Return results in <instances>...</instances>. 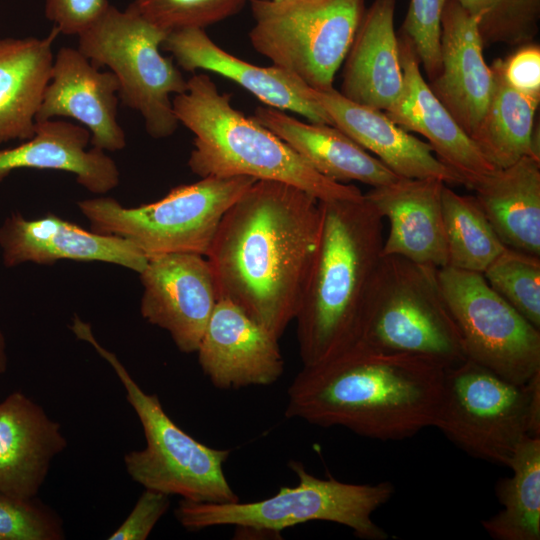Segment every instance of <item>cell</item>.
I'll return each mask as SVG.
<instances>
[{"label":"cell","instance_id":"17","mask_svg":"<svg viewBox=\"0 0 540 540\" xmlns=\"http://www.w3.org/2000/svg\"><path fill=\"white\" fill-rule=\"evenodd\" d=\"M0 249L7 267L68 259L112 263L140 273L148 261L124 238L85 230L51 213L38 219L9 215L0 226Z\"/></svg>","mask_w":540,"mask_h":540},{"label":"cell","instance_id":"8","mask_svg":"<svg viewBox=\"0 0 540 540\" xmlns=\"http://www.w3.org/2000/svg\"><path fill=\"white\" fill-rule=\"evenodd\" d=\"M433 427L469 455L509 467L529 436H540V372L516 384L470 360L445 369Z\"/></svg>","mask_w":540,"mask_h":540},{"label":"cell","instance_id":"38","mask_svg":"<svg viewBox=\"0 0 540 540\" xmlns=\"http://www.w3.org/2000/svg\"><path fill=\"white\" fill-rule=\"evenodd\" d=\"M506 81L515 89L540 97V47L528 43L506 59H502Z\"/></svg>","mask_w":540,"mask_h":540},{"label":"cell","instance_id":"2","mask_svg":"<svg viewBox=\"0 0 540 540\" xmlns=\"http://www.w3.org/2000/svg\"><path fill=\"white\" fill-rule=\"evenodd\" d=\"M445 367L427 357L356 342L291 382L285 416L397 441L433 426Z\"/></svg>","mask_w":540,"mask_h":540},{"label":"cell","instance_id":"26","mask_svg":"<svg viewBox=\"0 0 540 540\" xmlns=\"http://www.w3.org/2000/svg\"><path fill=\"white\" fill-rule=\"evenodd\" d=\"M53 27L45 38H0V145L35 134L36 115L51 78Z\"/></svg>","mask_w":540,"mask_h":540},{"label":"cell","instance_id":"25","mask_svg":"<svg viewBox=\"0 0 540 540\" xmlns=\"http://www.w3.org/2000/svg\"><path fill=\"white\" fill-rule=\"evenodd\" d=\"M251 118L288 144L317 172L333 181H358L373 188L401 178L333 125L304 123L266 105L257 107Z\"/></svg>","mask_w":540,"mask_h":540},{"label":"cell","instance_id":"23","mask_svg":"<svg viewBox=\"0 0 540 540\" xmlns=\"http://www.w3.org/2000/svg\"><path fill=\"white\" fill-rule=\"evenodd\" d=\"M396 0H374L365 10L345 58L341 91L347 99L387 111L403 89Z\"/></svg>","mask_w":540,"mask_h":540},{"label":"cell","instance_id":"16","mask_svg":"<svg viewBox=\"0 0 540 540\" xmlns=\"http://www.w3.org/2000/svg\"><path fill=\"white\" fill-rule=\"evenodd\" d=\"M403 89L385 113L402 129L424 136L436 157L453 170L462 184L472 188L495 167L463 131L424 80L411 41L399 34Z\"/></svg>","mask_w":540,"mask_h":540},{"label":"cell","instance_id":"22","mask_svg":"<svg viewBox=\"0 0 540 540\" xmlns=\"http://www.w3.org/2000/svg\"><path fill=\"white\" fill-rule=\"evenodd\" d=\"M67 446L61 425L20 391L0 401V491L36 498L53 458Z\"/></svg>","mask_w":540,"mask_h":540},{"label":"cell","instance_id":"15","mask_svg":"<svg viewBox=\"0 0 540 540\" xmlns=\"http://www.w3.org/2000/svg\"><path fill=\"white\" fill-rule=\"evenodd\" d=\"M119 82L113 72H101L79 49L62 47L54 57L36 122L67 117L90 133L92 147L118 151L126 146L117 121Z\"/></svg>","mask_w":540,"mask_h":540},{"label":"cell","instance_id":"36","mask_svg":"<svg viewBox=\"0 0 540 540\" xmlns=\"http://www.w3.org/2000/svg\"><path fill=\"white\" fill-rule=\"evenodd\" d=\"M170 506L169 495L145 489L123 523L109 536L110 540H144Z\"/></svg>","mask_w":540,"mask_h":540},{"label":"cell","instance_id":"27","mask_svg":"<svg viewBox=\"0 0 540 540\" xmlns=\"http://www.w3.org/2000/svg\"><path fill=\"white\" fill-rule=\"evenodd\" d=\"M471 189L506 247L540 256L539 160L522 157L497 169Z\"/></svg>","mask_w":540,"mask_h":540},{"label":"cell","instance_id":"21","mask_svg":"<svg viewBox=\"0 0 540 540\" xmlns=\"http://www.w3.org/2000/svg\"><path fill=\"white\" fill-rule=\"evenodd\" d=\"M337 127L365 150L376 155L401 178H434L462 184L461 178L434 154L429 143L413 136L379 109L355 103L334 88L310 90Z\"/></svg>","mask_w":540,"mask_h":540},{"label":"cell","instance_id":"10","mask_svg":"<svg viewBox=\"0 0 540 540\" xmlns=\"http://www.w3.org/2000/svg\"><path fill=\"white\" fill-rule=\"evenodd\" d=\"M167 35L131 4L124 11L110 5L78 35L79 51L95 67L110 68L123 104L141 114L147 133L155 139L177 130L171 95L187 89L178 66L160 52Z\"/></svg>","mask_w":540,"mask_h":540},{"label":"cell","instance_id":"3","mask_svg":"<svg viewBox=\"0 0 540 540\" xmlns=\"http://www.w3.org/2000/svg\"><path fill=\"white\" fill-rule=\"evenodd\" d=\"M319 205L318 241L294 319L303 366L357 341L384 242L383 218L365 197Z\"/></svg>","mask_w":540,"mask_h":540},{"label":"cell","instance_id":"5","mask_svg":"<svg viewBox=\"0 0 540 540\" xmlns=\"http://www.w3.org/2000/svg\"><path fill=\"white\" fill-rule=\"evenodd\" d=\"M298 477L266 499L241 503H201L181 499L175 517L187 530L234 526L236 536H279L284 529L311 521L333 522L350 528L364 540H385L387 532L372 518L394 495L390 481L354 484L319 478L298 461L289 462Z\"/></svg>","mask_w":540,"mask_h":540},{"label":"cell","instance_id":"24","mask_svg":"<svg viewBox=\"0 0 540 540\" xmlns=\"http://www.w3.org/2000/svg\"><path fill=\"white\" fill-rule=\"evenodd\" d=\"M89 131L61 120L36 122L35 134L15 147L0 149V182L17 169L58 170L75 175L94 194L118 186L117 164L103 150L92 147Z\"/></svg>","mask_w":540,"mask_h":540},{"label":"cell","instance_id":"1","mask_svg":"<svg viewBox=\"0 0 540 540\" xmlns=\"http://www.w3.org/2000/svg\"><path fill=\"white\" fill-rule=\"evenodd\" d=\"M320 205L293 185L257 180L227 210L206 254L224 298L280 339L315 253Z\"/></svg>","mask_w":540,"mask_h":540},{"label":"cell","instance_id":"33","mask_svg":"<svg viewBox=\"0 0 540 540\" xmlns=\"http://www.w3.org/2000/svg\"><path fill=\"white\" fill-rule=\"evenodd\" d=\"M248 0H133L149 21L167 31L201 28L223 21L244 7Z\"/></svg>","mask_w":540,"mask_h":540},{"label":"cell","instance_id":"12","mask_svg":"<svg viewBox=\"0 0 540 540\" xmlns=\"http://www.w3.org/2000/svg\"><path fill=\"white\" fill-rule=\"evenodd\" d=\"M437 277L468 359L516 384L540 372V329L487 283L482 273L445 266Z\"/></svg>","mask_w":540,"mask_h":540},{"label":"cell","instance_id":"9","mask_svg":"<svg viewBox=\"0 0 540 540\" xmlns=\"http://www.w3.org/2000/svg\"><path fill=\"white\" fill-rule=\"evenodd\" d=\"M255 181L208 176L137 207H124L111 197L82 200L78 207L92 231L128 240L147 259L173 253L206 256L223 216Z\"/></svg>","mask_w":540,"mask_h":540},{"label":"cell","instance_id":"39","mask_svg":"<svg viewBox=\"0 0 540 540\" xmlns=\"http://www.w3.org/2000/svg\"><path fill=\"white\" fill-rule=\"evenodd\" d=\"M7 368L6 342L4 335L0 331V374L4 373Z\"/></svg>","mask_w":540,"mask_h":540},{"label":"cell","instance_id":"7","mask_svg":"<svg viewBox=\"0 0 540 540\" xmlns=\"http://www.w3.org/2000/svg\"><path fill=\"white\" fill-rule=\"evenodd\" d=\"M437 269L400 256L382 255L356 342L427 357L445 368L467 359Z\"/></svg>","mask_w":540,"mask_h":540},{"label":"cell","instance_id":"30","mask_svg":"<svg viewBox=\"0 0 540 540\" xmlns=\"http://www.w3.org/2000/svg\"><path fill=\"white\" fill-rule=\"evenodd\" d=\"M442 215L447 266L483 273L506 248L475 196L461 195L445 184L442 191Z\"/></svg>","mask_w":540,"mask_h":540},{"label":"cell","instance_id":"6","mask_svg":"<svg viewBox=\"0 0 540 540\" xmlns=\"http://www.w3.org/2000/svg\"><path fill=\"white\" fill-rule=\"evenodd\" d=\"M71 330L112 367L143 428L146 446L124 456L128 475L145 489L201 503L239 501L224 473L229 449L207 446L182 430L165 412L156 394L146 393L115 354L95 338L91 326L75 316Z\"/></svg>","mask_w":540,"mask_h":540},{"label":"cell","instance_id":"32","mask_svg":"<svg viewBox=\"0 0 540 540\" xmlns=\"http://www.w3.org/2000/svg\"><path fill=\"white\" fill-rule=\"evenodd\" d=\"M482 274L496 293L540 329V256L506 247Z\"/></svg>","mask_w":540,"mask_h":540},{"label":"cell","instance_id":"35","mask_svg":"<svg viewBox=\"0 0 540 540\" xmlns=\"http://www.w3.org/2000/svg\"><path fill=\"white\" fill-rule=\"evenodd\" d=\"M445 0H410L400 33L412 43L429 80L441 70V16Z\"/></svg>","mask_w":540,"mask_h":540},{"label":"cell","instance_id":"13","mask_svg":"<svg viewBox=\"0 0 540 540\" xmlns=\"http://www.w3.org/2000/svg\"><path fill=\"white\" fill-rule=\"evenodd\" d=\"M139 275L142 317L166 330L181 352L196 353L219 300L206 257L195 253L151 257Z\"/></svg>","mask_w":540,"mask_h":540},{"label":"cell","instance_id":"4","mask_svg":"<svg viewBox=\"0 0 540 540\" xmlns=\"http://www.w3.org/2000/svg\"><path fill=\"white\" fill-rule=\"evenodd\" d=\"M179 124L194 134L188 159L200 178L248 176L287 183L319 201L361 200L354 185L333 181L309 165L288 144L231 103L206 74L187 80L185 92L172 99Z\"/></svg>","mask_w":540,"mask_h":540},{"label":"cell","instance_id":"40","mask_svg":"<svg viewBox=\"0 0 540 540\" xmlns=\"http://www.w3.org/2000/svg\"><path fill=\"white\" fill-rule=\"evenodd\" d=\"M275 1H280V0H275Z\"/></svg>","mask_w":540,"mask_h":540},{"label":"cell","instance_id":"20","mask_svg":"<svg viewBox=\"0 0 540 540\" xmlns=\"http://www.w3.org/2000/svg\"><path fill=\"white\" fill-rule=\"evenodd\" d=\"M445 184L434 178H400L364 194L389 223L382 255L435 268L448 265L442 215Z\"/></svg>","mask_w":540,"mask_h":540},{"label":"cell","instance_id":"29","mask_svg":"<svg viewBox=\"0 0 540 540\" xmlns=\"http://www.w3.org/2000/svg\"><path fill=\"white\" fill-rule=\"evenodd\" d=\"M512 476L495 487L502 510L481 522L496 540L540 539V436H529L517 447L509 467Z\"/></svg>","mask_w":540,"mask_h":540},{"label":"cell","instance_id":"19","mask_svg":"<svg viewBox=\"0 0 540 540\" xmlns=\"http://www.w3.org/2000/svg\"><path fill=\"white\" fill-rule=\"evenodd\" d=\"M440 43L441 70L428 85L472 139L488 106L493 76L477 24L456 0L444 1Z\"/></svg>","mask_w":540,"mask_h":540},{"label":"cell","instance_id":"37","mask_svg":"<svg viewBox=\"0 0 540 540\" xmlns=\"http://www.w3.org/2000/svg\"><path fill=\"white\" fill-rule=\"evenodd\" d=\"M109 6L108 0H45V15L59 33L78 36Z\"/></svg>","mask_w":540,"mask_h":540},{"label":"cell","instance_id":"14","mask_svg":"<svg viewBox=\"0 0 540 540\" xmlns=\"http://www.w3.org/2000/svg\"><path fill=\"white\" fill-rule=\"evenodd\" d=\"M219 389L268 386L283 374L279 339L231 301L219 298L196 351Z\"/></svg>","mask_w":540,"mask_h":540},{"label":"cell","instance_id":"34","mask_svg":"<svg viewBox=\"0 0 540 540\" xmlns=\"http://www.w3.org/2000/svg\"><path fill=\"white\" fill-rule=\"evenodd\" d=\"M59 516L43 503L0 491V540H61Z\"/></svg>","mask_w":540,"mask_h":540},{"label":"cell","instance_id":"28","mask_svg":"<svg viewBox=\"0 0 540 540\" xmlns=\"http://www.w3.org/2000/svg\"><path fill=\"white\" fill-rule=\"evenodd\" d=\"M490 68L492 93L472 140L495 167L503 169L522 157L534 158L532 133L540 97L512 87L503 75L502 59H495Z\"/></svg>","mask_w":540,"mask_h":540},{"label":"cell","instance_id":"31","mask_svg":"<svg viewBox=\"0 0 540 540\" xmlns=\"http://www.w3.org/2000/svg\"><path fill=\"white\" fill-rule=\"evenodd\" d=\"M474 18L484 47L522 46L539 31L540 0H456Z\"/></svg>","mask_w":540,"mask_h":540},{"label":"cell","instance_id":"18","mask_svg":"<svg viewBox=\"0 0 540 540\" xmlns=\"http://www.w3.org/2000/svg\"><path fill=\"white\" fill-rule=\"evenodd\" d=\"M161 48L170 52L181 69L206 70L223 76L253 94L266 106L291 111L311 123L333 125L325 110L310 94L311 88L277 66L250 64L220 48L201 28L168 33Z\"/></svg>","mask_w":540,"mask_h":540},{"label":"cell","instance_id":"11","mask_svg":"<svg viewBox=\"0 0 540 540\" xmlns=\"http://www.w3.org/2000/svg\"><path fill=\"white\" fill-rule=\"evenodd\" d=\"M252 47L314 90L333 88L364 0H250Z\"/></svg>","mask_w":540,"mask_h":540}]
</instances>
